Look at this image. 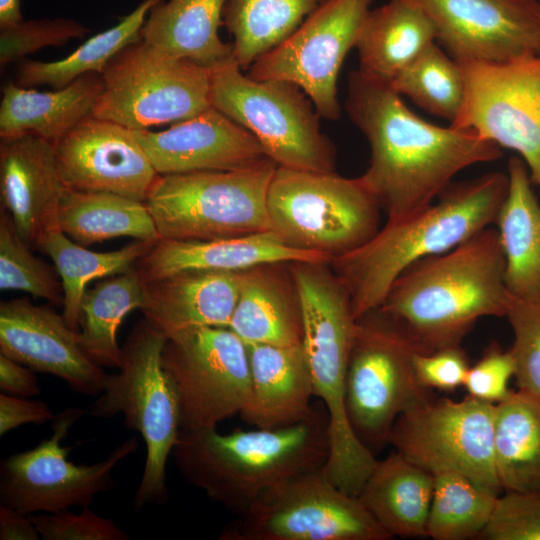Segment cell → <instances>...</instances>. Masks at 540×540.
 <instances>
[{"mask_svg":"<svg viewBox=\"0 0 540 540\" xmlns=\"http://www.w3.org/2000/svg\"><path fill=\"white\" fill-rule=\"evenodd\" d=\"M211 106L247 129L277 166L334 172L335 148L295 83L256 80L232 59L211 70Z\"/></svg>","mask_w":540,"mask_h":540,"instance_id":"obj_8","label":"cell"},{"mask_svg":"<svg viewBox=\"0 0 540 540\" xmlns=\"http://www.w3.org/2000/svg\"><path fill=\"white\" fill-rule=\"evenodd\" d=\"M101 76L91 115L134 131L183 121L211 106V70L142 39L119 52Z\"/></svg>","mask_w":540,"mask_h":540,"instance_id":"obj_10","label":"cell"},{"mask_svg":"<svg viewBox=\"0 0 540 540\" xmlns=\"http://www.w3.org/2000/svg\"><path fill=\"white\" fill-rule=\"evenodd\" d=\"M508 186V175L499 171L450 184L422 211L387 221L367 243L333 258L330 263L348 291L354 318L378 309L413 263L446 252L495 223Z\"/></svg>","mask_w":540,"mask_h":540,"instance_id":"obj_3","label":"cell"},{"mask_svg":"<svg viewBox=\"0 0 540 540\" xmlns=\"http://www.w3.org/2000/svg\"><path fill=\"white\" fill-rule=\"evenodd\" d=\"M413 365L416 377L424 387L448 392L464 385L470 367L460 345L428 353L417 352Z\"/></svg>","mask_w":540,"mask_h":540,"instance_id":"obj_45","label":"cell"},{"mask_svg":"<svg viewBox=\"0 0 540 540\" xmlns=\"http://www.w3.org/2000/svg\"><path fill=\"white\" fill-rule=\"evenodd\" d=\"M44 540H128L130 536L112 519L97 515L89 506L79 514L69 509L30 515Z\"/></svg>","mask_w":540,"mask_h":540,"instance_id":"obj_43","label":"cell"},{"mask_svg":"<svg viewBox=\"0 0 540 540\" xmlns=\"http://www.w3.org/2000/svg\"><path fill=\"white\" fill-rule=\"evenodd\" d=\"M166 340L145 318L139 320L121 347L118 372L106 375L90 406L95 418L123 414L124 425L144 440L145 465L132 502L136 511L165 503L167 460L181 430L178 397L162 366Z\"/></svg>","mask_w":540,"mask_h":540,"instance_id":"obj_5","label":"cell"},{"mask_svg":"<svg viewBox=\"0 0 540 540\" xmlns=\"http://www.w3.org/2000/svg\"><path fill=\"white\" fill-rule=\"evenodd\" d=\"M84 413L77 407L64 409L52 421L49 438L1 461V505L26 515L58 513L90 506L97 494L113 489L112 471L137 450L138 439L130 437L100 462L77 465L68 459L72 448L61 443Z\"/></svg>","mask_w":540,"mask_h":540,"instance_id":"obj_13","label":"cell"},{"mask_svg":"<svg viewBox=\"0 0 540 540\" xmlns=\"http://www.w3.org/2000/svg\"><path fill=\"white\" fill-rule=\"evenodd\" d=\"M509 186L496 224L505 256V283L515 298L540 296V203L521 157L507 165Z\"/></svg>","mask_w":540,"mask_h":540,"instance_id":"obj_26","label":"cell"},{"mask_svg":"<svg viewBox=\"0 0 540 540\" xmlns=\"http://www.w3.org/2000/svg\"><path fill=\"white\" fill-rule=\"evenodd\" d=\"M326 254L292 247L272 230L209 240L159 239L137 260L142 282L188 270L239 272L278 263H330Z\"/></svg>","mask_w":540,"mask_h":540,"instance_id":"obj_22","label":"cell"},{"mask_svg":"<svg viewBox=\"0 0 540 540\" xmlns=\"http://www.w3.org/2000/svg\"><path fill=\"white\" fill-rule=\"evenodd\" d=\"M35 371L0 354V389L2 393L31 397L40 393Z\"/></svg>","mask_w":540,"mask_h":540,"instance_id":"obj_47","label":"cell"},{"mask_svg":"<svg viewBox=\"0 0 540 540\" xmlns=\"http://www.w3.org/2000/svg\"><path fill=\"white\" fill-rule=\"evenodd\" d=\"M66 188L146 201L159 174L133 130L92 115L54 143Z\"/></svg>","mask_w":540,"mask_h":540,"instance_id":"obj_18","label":"cell"},{"mask_svg":"<svg viewBox=\"0 0 540 540\" xmlns=\"http://www.w3.org/2000/svg\"><path fill=\"white\" fill-rule=\"evenodd\" d=\"M515 373L516 362L511 351H504L493 342L480 360L469 367L463 386L468 396L495 405L510 394L508 382Z\"/></svg>","mask_w":540,"mask_h":540,"instance_id":"obj_44","label":"cell"},{"mask_svg":"<svg viewBox=\"0 0 540 540\" xmlns=\"http://www.w3.org/2000/svg\"><path fill=\"white\" fill-rule=\"evenodd\" d=\"M23 20L21 0H0V29L13 26Z\"/></svg>","mask_w":540,"mask_h":540,"instance_id":"obj_49","label":"cell"},{"mask_svg":"<svg viewBox=\"0 0 540 540\" xmlns=\"http://www.w3.org/2000/svg\"><path fill=\"white\" fill-rule=\"evenodd\" d=\"M31 516L0 504V540H38Z\"/></svg>","mask_w":540,"mask_h":540,"instance_id":"obj_48","label":"cell"},{"mask_svg":"<svg viewBox=\"0 0 540 540\" xmlns=\"http://www.w3.org/2000/svg\"><path fill=\"white\" fill-rule=\"evenodd\" d=\"M155 242L136 239L118 250L95 252L71 240L61 229L44 237L38 249L52 259L58 271L64 293L63 316L73 330L79 332L80 306L87 284L132 269Z\"/></svg>","mask_w":540,"mask_h":540,"instance_id":"obj_35","label":"cell"},{"mask_svg":"<svg viewBox=\"0 0 540 540\" xmlns=\"http://www.w3.org/2000/svg\"><path fill=\"white\" fill-rule=\"evenodd\" d=\"M277 165L159 175L145 201L160 239L209 240L271 230L267 194Z\"/></svg>","mask_w":540,"mask_h":540,"instance_id":"obj_7","label":"cell"},{"mask_svg":"<svg viewBox=\"0 0 540 540\" xmlns=\"http://www.w3.org/2000/svg\"><path fill=\"white\" fill-rule=\"evenodd\" d=\"M0 354L61 378L76 393L98 396L103 390L107 374L85 354L79 332L63 314L27 298L0 304Z\"/></svg>","mask_w":540,"mask_h":540,"instance_id":"obj_19","label":"cell"},{"mask_svg":"<svg viewBox=\"0 0 540 540\" xmlns=\"http://www.w3.org/2000/svg\"><path fill=\"white\" fill-rule=\"evenodd\" d=\"M251 387L240 417L255 428L277 429L309 418L316 407L311 373L302 344L246 343Z\"/></svg>","mask_w":540,"mask_h":540,"instance_id":"obj_24","label":"cell"},{"mask_svg":"<svg viewBox=\"0 0 540 540\" xmlns=\"http://www.w3.org/2000/svg\"><path fill=\"white\" fill-rule=\"evenodd\" d=\"M486 540H540V489L499 495L486 527Z\"/></svg>","mask_w":540,"mask_h":540,"instance_id":"obj_42","label":"cell"},{"mask_svg":"<svg viewBox=\"0 0 540 540\" xmlns=\"http://www.w3.org/2000/svg\"><path fill=\"white\" fill-rule=\"evenodd\" d=\"M263 266L242 272L239 298L229 327L245 343L302 344L303 324L297 301Z\"/></svg>","mask_w":540,"mask_h":540,"instance_id":"obj_32","label":"cell"},{"mask_svg":"<svg viewBox=\"0 0 540 540\" xmlns=\"http://www.w3.org/2000/svg\"><path fill=\"white\" fill-rule=\"evenodd\" d=\"M494 407L468 395L460 401L433 396L396 419L388 442L431 473L454 470L500 495L494 462Z\"/></svg>","mask_w":540,"mask_h":540,"instance_id":"obj_15","label":"cell"},{"mask_svg":"<svg viewBox=\"0 0 540 540\" xmlns=\"http://www.w3.org/2000/svg\"><path fill=\"white\" fill-rule=\"evenodd\" d=\"M328 0H229L223 25L233 37V60L247 70Z\"/></svg>","mask_w":540,"mask_h":540,"instance_id":"obj_34","label":"cell"},{"mask_svg":"<svg viewBox=\"0 0 540 540\" xmlns=\"http://www.w3.org/2000/svg\"><path fill=\"white\" fill-rule=\"evenodd\" d=\"M102 88L98 73L83 75L54 91L8 83L2 89L0 137L29 133L54 144L91 115Z\"/></svg>","mask_w":540,"mask_h":540,"instance_id":"obj_25","label":"cell"},{"mask_svg":"<svg viewBox=\"0 0 540 540\" xmlns=\"http://www.w3.org/2000/svg\"><path fill=\"white\" fill-rule=\"evenodd\" d=\"M412 338L379 309L356 321L346 374V411L359 440L372 451L388 442L405 411L431 397L417 379Z\"/></svg>","mask_w":540,"mask_h":540,"instance_id":"obj_9","label":"cell"},{"mask_svg":"<svg viewBox=\"0 0 540 540\" xmlns=\"http://www.w3.org/2000/svg\"><path fill=\"white\" fill-rule=\"evenodd\" d=\"M432 42L436 31L428 15L407 0H390L370 9L364 18L355 44L358 70L389 84Z\"/></svg>","mask_w":540,"mask_h":540,"instance_id":"obj_29","label":"cell"},{"mask_svg":"<svg viewBox=\"0 0 540 540\" xmlns=\"http://www.w3.org/2000/svg\"><path fill=\"white\" fill-rule=\"evenodd\" d=\"M143 306V282L134 267L86 291L80 306V345L100 367L119 368L118 329L125 316Z\"/></svg>","mask_w":540,"mask_h":540,"instance_id":"obj_33","label":"cell"},{"mask_svg":"<svg viewBox=\"0 0 540 540\" xmlns=\"http://www.w3.org/2000/svg\"><path fill=\"white\" fill-rule=\"evenodd\" d=\"M431 19L455 60L540 56V0H407Z\"/></svg>","mask_w":540,"mask_h":540,"instance_id":"obj_17","label":"cell"},{"mask_svg":"<svg viewBox=\"0 0 540 540\" xmlns=\"http://www.w3.org/2000/svg\"><path fill=\"white\" fill-rule=\"evenodd\" d=\"M427 522L434 540H463L479 536L493 514L499 495L480 488L465 475L437 470Z\"/></svg>","mask_w":540,"mask_h":540,"instance_id":"obj_37","label":"cell"},{"mask_svg":"<svg viewBox=\"0 0 540 540\" xmlns=\"http://www.w3.org/2000/svg\"><path fill=\"white\" fill-rule=\"evenodd\" d=\"M494 462L504 492L540 489V400L517 390L495 404Z\"/></svg>","mask_w":540,"mask_h":540,"instance_id":"obj_31","label":"cell"},{"mask_svg":"<svg viewBox=\"0 0 540 540\" xmlns=\"http://www.w3.org/2000/svg\"><path fill=\"white\" fill-rule=\"evenodd\" d=\"M512 300L498 231L487 227L409 266L378 309L428 353L460 345L482 317H506Z\"/></svg>","mask_w":540,"mask_h":540,"instance_id":"obj_2","label":"cell"},{"mask_svg":"<svg viewBox=\"0 0 540 540\" xmlns=\"http://www.w3.org/2000/svg\"><path fill=\"white\" fill-rule=\"evenodd\" d=\"M433 487L431 472L395 451L377 460L357 498L391 538L426 537Z\"/></svg>","mask_w":540,"mask_h":540,"instance_id":"obj_27","label":"cell"},{"mask_svg":"<svg viewBox=\"0 0 540 540\" xmlns=\"http://www.w3.org/2000/svg\"><path fill=\"white\" fill-rule=\"evenodd\" d=\"M399 95L409 97L426 112L452 123L464 99L460 67L443 48L432 42L390 81Z\"/></svg>","mask_w":540,"mask_h":540,"instance_id":"obj_38","label":"cell"},{"mask_svg":"<svg viewBox=\"0 0 540 540\" xmlns=\"http://www.w3.org/2000/svg\"><path fill=\"white\" fill-rule=\"evenodd\" d=\"M134 133L159 175L239 170L270 159L247 129L213 106L163 131Z\"/></svg>","mask_w":540,"mask_h":540,"instance_id":"obj_20","label":"cell"},{"mask_svg":"<svg viewBox=\"0 0 540 540\" xmlns=\"http://www.w3.org/2000/svg\"><path fill=\"white\" fill-rule=\"evenodd\" d=\"M162 0H143L115 26L98 33L67 57L51 62L26 60L19 64V86H67L77 78L101 74L105 66L124 48L141 40V30L151 8Z\"/></svg>","mask_w":540,"mask_h":540,"instance_id":"obj_36","label":"cell"},{"mask_svg":"<svg viewBox=\"0 0 540 540\" xmlns=\"http://www.w3.org/2000/svg\"><path fill=\"white\" fill-rule=\"evenodd\" d=\"M359 499L323 468L291 477L261 495L222 530L221 540H387Z\"/></svg>","mask_w":540,"mask_h":540,"instance_id":"obj_11","label":"cell"},{"mask_svg":"<svg viewBox=\"0 0 540 540\" xmlns=\"http://www.w3.org/2000/svg\"><path fill=\"white\" fill-rule=\"evenodd\" d=\"M55 414L41 401H30L23 397L0 394V435L24 424L42 425L53 421Z\"/></svg>","mask_w":540,"mask_h":540,"instance_id":"obj_46","label":"cell"},{"mask_svg":"<svg viewBox=\"0 0 540 540\" xmlns=\"http://www.w3.org/2000/svg\"><path fill=\"white\" fill-rule=\"evenodd\" d=\"M370 146L360 176L386 212L399 221L422 211L461 170L499 159L500 146L471 130L439 127L414 114L388 83L353 70L344 104Z\"/></svg>","mask_w":540,"mask_h":540,"instance_id":"obj_1","label":"cell"},{"mask_svg":"<svg viewBox=\"0 0 540 540\" xmlns=\"http://www.w3.org/2000/svg\"><path fill=\"white\" fill-rule=\"evenodd\" d=\"M328 424L320 402L309 418L283 428L181 429L171 455L189 484L238 515L285 480L325 466Z\"/></svg>","mask_w":540,"mask_h":540,"instance_id":"obj_4","label":"cell"},{"mask_svg":"<svg viewBox=\"0 0 540 540\" xmlns=\"http://www.w3.org/2000/svg\"><path fill=\"white\" fill-rule=\"evenodd\" d=\"M65 189L53 143L29 133L1 137V209L32 249L60 229L58 213Z\"/></svg>","mask_w":540,"mask_h":540,"instance_id":"obj_21","label":"cell"},{"mask_svg":"<svg viewBox=\"0 0 540 540\" xmlns=\"http://www.w3.org/2000/svg\"><path fill=\"white\" fill-rule=\"evenodd\" d=\"M242 272L188 270L143 282L144 318L166 338L199 327H229Z\"/></svg>","mask_w":540,"mask_h":540,"instance_id":"obj_23","label":"cell"},{"mask_svg":"<svg viewBox=\"0 0 540 540\" xmlns=\"http://www.w3.org/2000/svg\"><path fill=\"white\" fill-rule=\"evenodd\" d=\"M229 0H162L149 11L141 39L209 70L233 59L232 43L219 37Z\"/></svg>","mask_w":540,"mask_h":540,"instance_id":"obj_28","label":"cell"},{"mask_svg":"<svg viewBox=\"0 0 540 540\" xmlns=\"http://www.w3.org/2000/svg\"><path fill=\"white\" fill-rule=\"evenodd\" d=\"M506 318L514 334L509 350L516 362L518 391L540 400V296L513 297Z\"/></svg>","mask_w":540,"mask_h":540,"instance_id":"obj_40","label":"cell"},{"mask_svg":"<svg viewBox=\"0 0 540 540\" xmlns=\"http://www.w3.org/2000/svg\"><path fill=\"white\" fill-rule=\"evenodd\" d=\"M32 250L17 233L9 214L1 209L0 289L24 291L63 305V286L55 265L40 260Z\"/></svg>","mask_w":540,"mask_h":540,"instance_id":"obj_39","label":"cell"},{"mask_svg":"<svg viewBox=\"0 0 540 540\" xmlns=\"http://www.w3.org/2000/svg\"><path fill=\"white\" fill-rule=\"evenodd\" d=\"M58 223L63 233L84 247L121 236L152 242L160 239L144 201L107 192L66 188Z\"/></svg>","mask_w":540,"mask_h":540,"instance_id":"obj_30","label":"cell"},{"mask_svg":"<svg viewBox=\"0 0 540 540\" xmlns=\"http://www.w3.org/2000/svg\"><path fill=\"white\" fill-rule=\"evenodd\" d=\"M162 366L175 388L181 429H211L241 414L251 387L246 343L228 327H199L167 338Z\"/></svg>","mask_w":540,"mask_h":540,"instance_id":"obj_12","label":"cell"},{"mask_svg":"<svg viewBox=\"0 0 540 540\" xmlns=\"http://www.w3.org/2000/svg\"><path fill=\"white\" fill-rule=\"evenodd\" d=\"M373 0H328L280 44L247 69L256 80L278 79L298 85L316 111L328 120L340 117L337 79Z\"/></svg>","mask_w":540,"mask_h":540,"instance_id":"obj_16","label":"cell"},{"mask_svg":"<svg viewBox=\"0 0 540 540\" xmlns=\"http://www.w3.org/2000/svg\"><path fill=\"white\" fill-rule=\"evenodd\" d=\"M456 61L464 99L450 126L518 152L540 189V56Z\"/></svg>","mask_w":540,"mask_h":540,"instance_id":"obj_14","label":"cell"},{"mask_svg":"<svg viewBox=\"0 0 540 540\" xmlns=\"http://www.w3.org/2000/svg\"><path fill=\"white\" fill-rule=\"evenodd\" d=\"M380 205L360 177L277 166L267 194L270 229L292 247L332 259L378 232Z\"/></svg>","mask_w":540,"mask_h":540,"instance_id":"obj_6","label":"cell"},{"mask_svg":"<svg viewBox=\"0 0 540 540\" xmlns=\"http://www.w3.org/2000/svg\"><path fill=\"white\" fill-rule=\"evenodd\" d=\"M89 31L70 18L23 20L0 29V65L3 68L42 48L62 46L72 39H81Z\"/></svg>","mask_w":540,"mask_h":540,"instance_id":"obj_41","label":"cell"}]
</instances>
